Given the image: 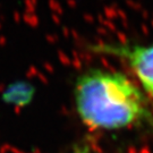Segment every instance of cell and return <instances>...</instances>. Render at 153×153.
Here are the masks:
<instances>
[{
    "mask_svg": "<svg viewBox=\"0 0 153 153\" xmlns=\"http://www.w3.org/2000/svg\"><path fill=\"white\" fill-rule=\"evenodd\" d=\"M75 104L82 122L93 129H122L150 117L140 87L118 71L83 74L76 82Z\"/></svg>",
    "mask_w": 153,
    "mask_h": 153,
    "instance_id": "cell-1",
    "label": "cell"
},
{
    "mask_svg": "<svg viewBox=\"0 0 153 153\" xmlns=\"http://www.w3.org/2000/svg\"><path fill=\"white\" fill-rule=\"evenodd\" d=\"M91 49L122 59L135 74L144 91L153 96V44L103 43L96 44Z\"/></svg>",
    "mask_w": 153,
    "mask_h": 153,
    "instance_id": "cell-2",
    "label": "cell"
},
{
    "mask_svg": "<svg viewBox=\"0 0 153 153\" xmlns=\"http://www.w3.org/2000/svg\"><path fill=\"white\" fill-rule=\"evenodd\" d=\"M71 153H96V152L92 149L91 146L84 144V145H78V146L74 147Z\"/></svg>",
    "mask_w": 153,
    "mask_h": 153,
    "instance_id": "cell-3",
    "label": "cell"
}]
</instances>
